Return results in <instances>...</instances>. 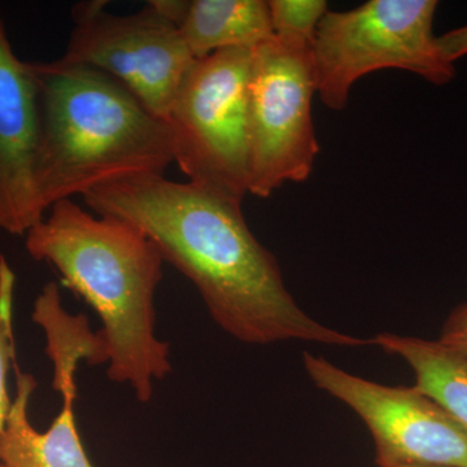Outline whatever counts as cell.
<instances>
[{
  "label": "cell",
  "mask_w": 467,
  "mask_h": 467,
  "mask_svg": "<svg viewBox=\"0 0 467 467\" xmlns=\"http://www.w3.org/2000/svg\"><path fill=\"white\" fill-rule=\"evenodd\" d=\"M29 256L50 264L61 284L97 313L110 382L150 402L171 373V347L156 334L161 254L137 227L92 214L72 199L57 202L26 235Z\"/></svg>",
  "instance_id": "7a4b0ae2"
},
{
  "label": "cell",
  "mask_w": 467,
  "mask_h": 467,
  "mask_svg": "<svg viewBox=\"0 0 467 467\" xmlns=\"http://www.w3.org/2000/svg\"><path fill=\"white\" fill-rule=\"evenodd\" d=\"M0 467H2V466H0Z\"/></svg>",
  "instance_id": "ac0fdd59"
},
{
  "label": "cell",
  "mask_w": 467,
  "mask_h": 467,
  "mask_svg": "<svg viewBox=\"0 0 467 467\" xmlns=\"http://www.w3.org/2000/svg\"><path fill=\"white\" fill-rule=\"evenodd\" d=\"M438 45L441 54L451 63L467 57V26L457 27L438 36Z\"/></svg>",
  "instance_id": "2e32d148"
},
{
  "label": "cell",
  "mask_w": 467,
  "mask_h": 467,
  "mask_svg": "<svg viewBox=\"0 0 467 467\" xmlns=\"http://www.w3.org/2000/svg\"><path fill=\"white\" fill-rule=\"evenodd\" d=\"M82 198L95 214L140 229L164 263L192 281L213 321L236 340L373 344L318 324L297 306L275 254L245 223L242 202L165 175L128 178Z\"/></svg>",
  "instance_id": "6da1fadb"
},
{
  "label": "cell",
  "mask_w": 467,
  "mask_h": 467,
  "mask_svg": "<svg viewBox=\"0 0 467 467\" xmlns=\"http://www.w3.org/2000/svg\"><path fill=\"white\" fill-rule=\"evenodd\" d=\"M393 467H444V466H432V465H400Z\"/></svg>",
  "instance_id": "e0dca14e"
},
{
  "label": "cell",
  "mask_w": 467,
  "mask_h": 467,
  "mask_svg": "<svg viewBox=\"0 0 467 467\" xmlns=\"http://www.w3.org/2000/svg\"><path fill=\"white\" fill-rule=\"evenodd\" d=\"M312 46L273 36L252 48L248 81V193L266 199L285 183L306 182L319 152Z\"/></svg>",
  "instance_id": "8992f818"
},
{
  "label": "cell",
  "mask_w": 467,
  "mask_h": 467,
  "mask_svg": "<svg viewBox=\"0 0 467 467\" xmlns=\"http://www.w3.org/2000/svg\"><path fill=\"white\" fill-rule=\"evenodd\" d=\"M269 9L276 38L310 46L328 12L325 0H269Z\"/></svg>",
  "instance_id": "4fadbf2b"
},
{
  "label": "cell",
  "mask_w": 467,
  "mask_h": 467,
  "mask_svg": "<svg viewBox=\"0 0 467 467\" xmlns=\"http://www.w3.org/2000/svg\"><path fill=\"white\" fill-rule=\"evenodd\" d=\"M304 367L318 389L364 420L376 442L378 467H467V430L416 387L370 382L310 353H304Z\"/></svg>",
  "instance_id": "ba28073f"
},
{
  "label": "cell",
  "mask_w": 467,
  "mask_h": 467,
  "mask_svg": "<svg viewBox=\"0 0 467 467\" xmlns=\"http://www.w3.org/2000/svg\"><path fill=\"white\" fill-rule=\"evenodd\" d=\"M39 110L32 66L12 50L0 18V229L26 235L45 218L36 189Z\"/></svg>",
  "instance_id": "9c48e42d"
},
{
  "label": "cell",
  "mask_w": 467,
  "mask_h": 467,
  "mask_svg": "<svg viewBox=\"0 0 467 467\" xmlns=\"http://www.w3.org/2000/svg\"><path fill=\"white\" fill-rule=\"evenodd\" d=\"M15 275L7 260L0 256V432L11 409L7 389L9 367L16 358L15 355L14 324H12V301H14Z\"/></svg>",
  "instance_id": "5bb4252c"
},
{
  "label": "cell",
  "mask_w": 467,
  "mask_h": 467,
  "mask_svg": "<svg viewBox=\"0 0 467 467\" xmlns=\"http://www.w3.org/2000/svg\"><path fill=\"white\" fill-rule=\"evenodd\" d=\"M252 48L196 58L175 94L167 122L174 162L189 182L239 202L248 193V81Z\"/></svg>",
  "instance_id": "5b68a950"
},
{
  "label": "cell",
  "mask_w": 467,
  "mask_h": 467,
  "mask_svg": "<svg viewBox=\"0 0 467 467\" xmlns=\"http://www.w3.org/2000/svg\"><path fill=\"white\" fill-rule=\"evenodd\" d=\"M106 5H75V27L58 60L106 73L121 82L152 115L167 121L178 88L196 58L180 27L152 3L131 15L109 14Z\"/></svg>",
  "instance_id": "52a82bcc"
},
{
  "label": "cell",
  "mask_w": 467,
  "mask_h": 467,
  "mask_svg": "<svg viewBox=\"0 0 467 467\" xmlns=\"http://www.w3.org/2000/svg\"><path fill=\"white\" fill-rule=\"evenodd\" d=\"M373 344L399 356L413 368L414 387L429 396L467 430V356L439 340L379 334Z\"/></svg>",
  "instance_id": "7c38bea8"
},
{
  "label": "cell",
  "mask_w": 467,
  "mask_h": 467,
  "mask_svg": "<svg viewBox=\"0 0 467 467\" xmlns=\"http://www.w3.org/2000/svg\"><path fill=\"white\" fill-rule=\"evenodd\" d=\"M180 32L195 58L254 48L275 36L266 0H192Z\"/></svg>",
  "instance_id": "8fae6325"
},
{
  "label": "cell",
  "mask_w": 467,
  "mask_h": 467,
  "mask_svg": "<svg viewBox=\"0 0 467 467\" xmlns=\"http://www.w3.org/2000/svg\"><path fill=\"white\" fill-rule=\"evenodd\" d=\"M16 396L0 432L2 467H94L76 425L77 389L61 392L63 408L50 429L36 431L29 420V404L36 378L18 370Z\"/></svg>",
  "instance_id": "30bf717a"
},
{
  "label": "cell",
  "mask_w": 467,
  "mask_h": 467,
  "mask_svg": "<svg viewBox=\"0 0 467 467\" xmlns=\"http://www.w3.org/2000/svg\"><path fill=\"white\" fill-rule=\"evenodd\" d=\"M30 66L39 110L36 189L46 212L106 184L164 175L173 164L168 122L121 82L58 58Z\"/></svg>",
  "instance_id": "3957f363"
},
{
  "label": "cell",
  "mask_w": 467,
  "mask_h": 467,
  "mask_svg": "<svg viewBox=\"0 0 467 467\" xmlns=\"http://www.w3.org/2000/svg\"><path fill=\"white\" fill-rule=\"evenodd\" d=\"M439 342L467 356V303L451 313L442 326Z\"/></svg>",
  "instance_id": "9a60e30c"
},
{
  "label": "cell",
  "mask_w": 467,
  "mask_h": 467,
  "mask_svg": "<svg viewBox=\"0 0 467 467\" xmlns=\"http://www.w3.org/2000/svg\"><path fill=\"white\" fill-rule=\"evenodd\" d=\"M435 0H370L330 12L312 45L317 94L328 109L343 110L353 85L382 69H401L430 84H450L454 64L445 58L432 32Z\"/></svg>",
  "instance_id": "277c9868"
}]
</instances>
